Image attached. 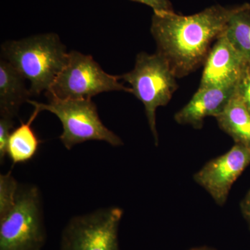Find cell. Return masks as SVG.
Wrapping results in <instances>:
<instances>
[{
  "label": "cell",
  "instance_id": "3",
  "mask_svg": "<svg viewBox=\"0 0 250 250\" xmlns=\"http://www.w3.org/2000/svg\"><path fill=\"white\" fill-rule=\"evenodd\" d=\"M45 240L40 190L20 184L14 207L0 217V250H41Z\"/></svg>",
  "mask_w": 250,
  "mask_h": 250
},
{
  "label": "cell",
  "instance_id": "11",
  "mask_svg": "<svg viewBox=\"0 0 250 250\" xmlns=\"http://www.w3.org/2000/svg\"><path fill=\"white\" fill-rule=\"evenodd\" d=\"M25 79L7 61H0V116L14 118L31 97Z\"/></svg>",
  "mask_w": 250,
  "mask_h": 250
},
{
  "label": "cell",
  "instance_id": "10",
  "mask_svg": "<svg viewBox=\"0 0 250 250\" xmlns=\"http://www.w3.org/2000/svg\"><path fill=\"white\" fill-rule=\"evenodd\" d=\"M231 88H199L190 101L174 116L180 125H191L195 129L203 126L207 117L216 118L221 114L236 93Z\"/></svg>",
  "mask_w": 250,
  "mask_h": 250
},
{
  "label": "cell",
  "instance_id": "13",
  "mask_svg": "<svg viewBox=\"0 0 250 250\" xmlns=\"http://www.w3.org/2000/svg\"><path fill=\"white\" fill-rule=\"evenodd\" d=\"M215 118L220 129L236 144L250 149V113L236 93L225 111Z\"/></svg>",
  "mask_w": 250,
  "mask_h": 250
},
{
  "label": "cell",
  "instance_id": "12",
  "mask_svg": "<svg viewBox=\"0 0 250 250\" xmlns=\"http://www.w3.org/2000/svg\"><path fill=\"white\" fill-rule=\"evenodd\" d=\"M40 111L34 108V111L26 123H21L18 127L13 130L8 141L6 156L13 165L25 164L35 157L41 141L34 132L31 125Z\"/></svg>",
  "mask_w": 250,
  "mask_h": 250
},
{
  "label": "cell",
  "instance_id": "14",
  "mask_svg": "<svg viewBox=\"0 0 250 250\" xmlns=\"http://www.w3.org/2000/svg\"><path fill=\"white\" fill-rule=\"evenodd\" d=\"M224 33L233 48L250 62V4L236 6Z\"/></svg>",
  "mask_w": 250,
  "mask_h": 250
},
{
  "label": "cell",
  "instance_id": "20",
  "mask_svg": "<svg viewBox=\"0 0 250 250\" xmlns=\"http://www.w3.org/2000/svg\"><path fill=\"white\" fill-rule=\"evenodd\" d=\"M189 250H215L212 249V248H207V247H200V248H192Z\"/></svg>",
  "mask_w": 250,
  "mask_h": 250
},
{
  "label": "cell",
  "instance_id": "4",
  "mask_svg": "<svg viewBox=\"0 0 250 250\" xmlns=\"http://www.w3.org/2000/svg\"><path fill=\"white\" fill-rule=\"evenodd\" d=\"M131 85V93L143 104L148 124L156 146L159 136L156 125L158 107L166 106L177 89V77L170 64L160 54L140 52L131 71L120 76Z\"/></svg>",
  "mask_w": 250,
  "mask_h": 250
},
{
  "label": "cell",
  "instance_id": "16",
  "mask_svg": "<svg viewBox=\"0 0 250 250\" xmlns=\"http://www.w3.org/2000/svg\"><path fill=\"white\" fill-rule=\"evenodd\" d=\"M14 118L0 116V161L4 162L6 157V149L11 133L14 130Z\"/></svg>",
  "mask_w": 250,
  "mask_h": 250
},
{
  "label": "cell",
  "instance_id": "5",
  "mask_svg": "<svg viewBox=\"0 0 250 250\" xmlns=\"http://www.w3.org/2000/svg\"><path fill=\"white\" fill-rule=\"evenodd\" d=\"M48 99V103L31 100L27 103L41 112H50L59 118L62 126L59 139L68 150L90 141H104L113 147L123 146L121 138L103 124L96 105L91 100Z\"/></svg>",
  "mask_w": 250,
  "mask_h": 250
},
{
  "label": "cell",
  "instance_id": "18",
  "mask_svg": "<svg viewBox=\"0 0 250 250\" xmlns=\"http://www.w3.org/2000/svg\"><path fill=\"white\" fill-rule=\"evenodd\" d=\"M136 2L147 5L152 8L154 13L174 12L169 0H131Z\"/></svg>",
  "mask_w": 250,
  "mask_h": 250
},
{
  "label": "cell",
  "instance_id": "6",
  "mask_svg": "<svg viewBox=\"0 0 250 250\" xmlns=\"http://www.w3.org/2000/svg\"><path fill=\"white\" fill-rule=\"evenodd\" d=\"M120 80V76L105 72L91 56L71 51L46 96L61 100H91L105 92L131 93V88L125 86Z\"/></svg>",
  "mask_w": 250,
  "mask_h": 250
},
{
  "label": "cell",
  "instance_id": "17",
  "mask_svg": "<svg viewBox=\"0 0 250 250\" xmlns=\"http://www.w3.org/2000/svg\"><path fill=\"white\" fill-rule=\"evenodd\" d=\"M236 95L239 97L250 113V62H247L236 88Z\"/></svg>",
  "mask_w": 250,
  "mask_h": 250
},
{
  "label": "cell",
  "instance_id": "9",
  "mask_svg": "<svg viewBox=\"0 0 250 250\" xmlns=\"http://www.w3.org/2000/svg\"><path fill=\"white\" fill-rule=\"evenodd\" d=\"M247 62L223 32L207 55L199 88L236 87Z\"/></svg>",
  "mask_w": 250,
  "mask_h": 250
},
{
  "label": "cell",
  "instance_id": "8",
  "mask_svg": "<svg viewBox=\"0 0 250 250\" xmlns=\"http://www.w3.org/2000/svg\"><path fill=\"white\" fill-rule=\"evenodd\" d=\"M250 165V149L235 144L223 155L208 161L194 175L219 206L225 205L233 184Z\"/></svg>",
  "mask_w": 250,
  "mask_h": 250
},
{
  "label": "cell",
  "instance_id": "7",
  "mask_svg": "<svg viewBox=\"0 0 250 250\" xmlns=\"http://www.w3.org/2000/svg\"><path fill=\"white\" fill-rule=\"evenodd\" d=\"M123 215L121 208L111 207L73 217L62 231L60 250H120Z\"/></svg>",
  "mask_w": 250,
  "mask_h": 250
},
{
  "label": "cell",
  "instance_id": "2",
  "mask_svg": "<svg viewBox=\"0 0 250 250\" xmlns=\"http://www.w3.org/2000/svg\"><path fill=\"white\" fill-rule=\"evenodd\" d=\"M69 52L55 33L37 34L1 45V55L30 82L31 96L47 93L65 66Z\"/></svg>",
  "mask_w": 250,
  "mask_h": 250
},
{
  "label": "cell",
  "instance_id": "19",
  "mask_svg": "<svg viewBox=\"0 0 250 250\" xmlns=\"http://www.w3.org/2000/svg\"><path fill=\"white\" fill-rule=\"evenodd\" d=\"M241 210L250 229V189L241 201Z\"/></svg>",
  "mask_w": 250,
  "mask_h": 250
},
{
  "label": "cell",
  "instance_id": "15",
  "mask_svg": "<svg viewBox=\"0 0 250 250\" xmlns=\"http://www.w3.org/2000/svg\"><path fill=\"white\" fill-rule=\"evenodd\" d=\"M19 186L11 172L0 174V217L14 207Z\"/></svg>",
  "mask_w": 250,
  "mask_h": 250
},
{
  "label": "cell",
  "instance_id": "1",
  "mask_svg": "<svg viewBox=\"0 0 250 250\" xmlns=\"http://www.w3.org/2000/svg\"><path fill=\"white\" fill-rule=\"evenodd\" d=\"M236 9L213 5L191 16L154 13L151 33L156 52L167 61L177 78L187 76L204 63L211 44L225 31Z\"/></svg>",
  "mask_w": 250,
  "mask_h": 250
}]
</instances>
